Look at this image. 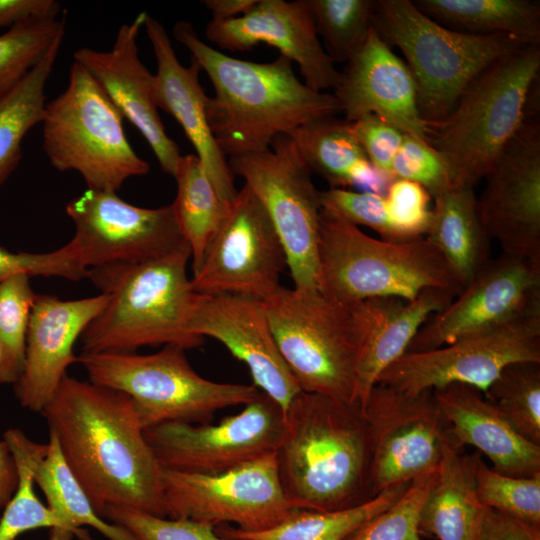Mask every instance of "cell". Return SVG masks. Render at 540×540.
I'll return each instance as SVG.
<instances>
[{
	"label": "cell",
	"instance_id": "17",
	"mask_svg": "<svg viewBox=\"0 0 540 540\" xmlns=\"http://www.w3.org/2000/svg\"><path fill=\"white\" fill-rule=\"evenodd\" d=\"M75 233L70 243L82 264L142 263L190 249L171 204L141 208L116 193L87 189L66 205Z\"/></svg>",
	"mask_w": 540,
	"mask_h": 540
},
{
	"label": "cell",
	"instance_id": "46",
	"mask_svg": "<svg viewBox=\"0 0 540 540\" xmlns=\"http://www.w3.org/2000/svg\"><path fill=\"white\" fill-rule=\"evenodd\" d=\"M16 274L78 281L87 278L88 269L70 242L46 253L10 252L0 246V285Z\"/></svg>",
	"mask_w": 540,
	"mask_h": 540
},
{
	"label": "cell",
	"instance_id": "53",
	"mask_svg": "<svg viewBox=\"0 0 540 540\" xmlns=\"http://www.w3.org/2000/svg\"><path fill=\"white\" fill-rule=\"evenodd\" d=\"M23 75H17V74H0V92L9 86H11L13 83H15L17 80H19Z\"/></svg>",
	"mask_w": 540,
	"mask_h": 540
},
{
	"label": "cell",
	"instance_id": "4",
	"mask_svg": "<svg viewBox=\"0 0 540 540\" xmlns=\"http://www.w3.org/2000/svg\"><path fill=\"white\" fill-rule=\"evenodd\" d=\"M393 300L347 301L320 288L280 286L263 303L300 390L354 402L362 350Z\"/></svg>",
	"mask_w": 540,
	"mask_h": 540
},
{
	"label": "cell",
	"instance_id": "50",
	"mask_svg": "<svg viewBox=\"0 0 540 540\" xmlns=\"http://www.w3.org/2000/svg\"><path fill=\"white\" fill-rule=\"evenodd\" d=\"M61 5L54 0H0V30L33 20L58 18Z\"/></svg>",
	"mask_w": 540,
	"mask_h": 540
},
{
	"label": "cell",
	"instance_id": "31",
	"mask_svg": "<svg viewBox=\"0 0 540 540\" xmlns=\"http://www.w3.org/2000/svg\"><path fill=\"white\" fill-rule=\"evenodd\" d=\"M458 294L429 288L414 300L394 299L377 323L362 350L356 374V400L364 405L380 374L404 355L415 335L435 313Z\"/></svg>",
	"mask_w": 540,
	"mask_h": 540
},
{
	"label": "cell",
	"instance_id": "7",
	"mask_svg": "<svg viewBox=\"0 0 540 540\" xmlns=\"http://www.w3.org/2000/svg\"><path fill=\"white\" fill-rule=\"evenodd\" d=\"M320 288L347 301L414 300L434 288L459 294L462 287L426 238L376 239L321 208L318 236Z\"/></svg>",
	"mask_w": 540,
	"mask_h": 540
},
{
	"label": "cell",
	"instance_id": "18",
	"mask_svg": "<svg viewBox=\"0 0 540 540\" xmlns=\"http://www.w3.org/2000/svg\"><path fill=\"white\" fill-rule=\"evenodd\" d=\"M540 308V263L501 253L420 328L407 352H421L510 322Z\"/></svg>",
	"mask_w": 540,
	"mask_h": 540
},
{
	"label": "cell",
	"instance_id": "11",
	"mask_svg": "<svg viewBox=\"0 0 540 540\" xmlns=\"http://www.w3.org/2000/svg\"><path fill=\"white\" fill-rule=\"evenodd\" d=\"M228 165L267 211L285 250L294 287L320 288L321 191L292 138L280 135L270 148L230 157Z\"/></svg>",
	"mask_w": 540,
	"mask_h": 540
},
{
	"label": "cell",
	"instance_id": "36",
	"mask_svg": "<svg viewBox=\"0 0 540 540\" xmlns=\"http://www.w3.org/2000/svg\"><path fill=\"white\" fill-rule=\"evenodd\" d=\"M483 395L520 435L540 445L539 362L505 366Z\"/></svg>",
	"mask_w": 540,
	"mask_h": 540
},
{
	"label": "cell",
	"instance_id": "33",
	"mask_svg": "<svg viewBox=\"0 0 540 540\" xmlns=\"http://www.w3.org/2000/svg\"><path fill=\"white\" fill-rule=\"evenodd\" d=\"M409 484L393 486L361 504L340 510L294 508L281 522L261 531H242L226 524L215 527V531L226 540H346L364 523L395 503Z\"/></svg>",
	"mask_w": 540,
	"mask_h": 540
},
{
	"label": "cell",
	"instance_id": "6",
	"mask_svg": "<svg viewBox=\"0 0 540 540\" xmlns=\"http://www.w3.org/2000/svg\"><path fill=\"white\" fill-rule=\"evenodd\" d=\"M539 45H526L484 69L441 122L429 125L428 142L475 187L531 116L538 86Z\"/></svg>",
	"mask_w": 540,
	"mask_h": 540
},
{
	"label": "cell",
	"instance_id": "37",
	"mask_svg": "<svg viewBox=\"0 0 540 540\" xmlns=\"http://www.w3.org/2000/svg\"><path fill=\"white\" fill-rule=\"evenodd\" d=\"M315 28L330 59L347 63L373 27L376 1L308 0Z\"/></svg>",
	"mask_w": 540,
	"mask_h": 540
},
{
	"label": "cell",
	"instance_id": "12",
	"mask_svg": "<svg viewBox=\"0 0 540 540\" xmlns=\"http://www.w3.org/2000/svg\"><path fill=\"white\" fill-rule=\"evenodd\" d=\"M526 361L540 363V308L436 349L406 352L376 383L409 394L454 383L484 393L505 366Z\"/></svg>",
	"mask_w": 540,
	"mask_h": 540
},
{
	"label": "cell",
	"instance_id": "3",
	"mask_svg": "<svg viewBox=\"0 0 540 540\" xmlns=\"http://www.w3.org/2000/svg\"><path fill=\"white\" fill-rule=\"evenodd\" d=\"M275 457L292 508L333 511L374 497L370 432L358 401L300 391L284 412Z\"/></svg>",
	"mask_w": 540,
	"mask_h": 540
},
{
	"label": "cell",
	"instance_id": "34",
	"mask_svg": "<svg viewBox=\"0 0 540 540\" xmlns=\"http://www.w3.org/2000/svg\"><path fill=\"white\" fill-rule=\"evenodd\" d=\"M63 37L57 38L42 59L19 80L0 92V187L21 160L23 138L42 122L45 87Z\"/></svg>",
	"mask_w": 540,
	"mask_h": 540
},
{
	"label": "cell",
	"instance_id": "38",
	"mask_svg": "<svg viewBox=\"0 0 540 540\" xmlns=\"http://www.w3.org/2000/svg\"><path fill=\"white\" fill-rule=\"evenodd\" d=\"M30 276L16 274L0 285V384H15L25 362L26 337L37 294Z\"/></svg>",
	"mask_w": 540,
	"mask_h": 540
},
{
	"label": "cell",
	"instance_id": "30",
	"mask_svg": "<svg viewBox=\"0 0 540 540\" xmlns=\"http://www.w3.org/2000/svg\"><path fill=\"white\" fill-rule=\"evenodd\" d=\"M476 452L460 453L445 446L438 477L427 494L419 514V532L438 540H473L483 505L476 494L474 464Z\"/></svg>",
	"mask_w": 540,
	"mask_h": 540
},
{
	"label": "cell",
	"instance_id": "23",
	"mask_svg": "<svg viewBox=\"0 0 540 540\" xmlns=\"http://www.w3.org/2000/svg\"><path fill=\"white\" fill-rule=\"evenodd\" d=\"M108 299L103 293L77 300L37 294L28 324L24 368L14 384L21 407L41 413L47 406L67 368L77 362L76 340Z\"/></svg>",
	"mask_w": 540,
	"mask_h": 540
},
{
	"label": "cell",
	"instance_id": "32",
	"mask_svg": "<svg viewBox=\"0 0 540 540\" xmlns=\"http://www.w3.org/2000/svg\"><path fill=\"white\" fill-rule=\"evenodd\" d=\"M415 5L450 29L479 35H505L540 44V5L531 0H418Z\"/></svg>",
	"mask_w": 540,
	"mask_h": 540
},
{
	"label": "cell",
	"instance_id": "5",
	"mask_svg": "<svg viewBox=\"0 0 540 540\" xmlns=\"http://www.w3.org/2000/svg\"><path fill=\"white\" fill-rule=\"evenodd\" d=\"M191 250L142 263L88 269L87 278L109 296L88 324L82 353L135 352L143 346L200 347L204 338L188 330L197 293L187 276Z\"/></svg>",
	"mask_w": 540,
	"mask_h": 540
},
{
	"label": "cell",
	"instance_id": "29",
	"mask_svg": "<svg viewBox=\"0 0 540 540\" xmlns=\"http://www.w3.org/2000/svg\"><path fill=\"white\" fill-rule=\"evenodd\" d=\"M433 200L425 238L438 250L463 288L491 259V240L478 214L474 187L456 183Z\"/></svg>",
	"mask_w": 540,
	"mask_h": 540
},
{
	"label": "cell",
	"instance_id": "1",
	"mask_svg": "<svg viewBox=\"0 0 540 540\" xmlns=\"http://www.w3.org/2000/svg\"><path fill=\"white\" fill-rule=\"evenodd\" d=\"M41 414L101 517L109 506L165 517L162 468L128 395L66 375Z\"/></svg>",
	"mask_w": 540,
	"mask_h": 540
},
{
	"label": "cell",
	"instance_id": "26",
	"mask_svg": "<svg viewBox=\"0 0 540 540\" xmlns=\"http://www.w3.org/2000/svg\"><path fill=\"white\" fill-rule=\"evenodd\" d=\"M433 393L457 449L475 447L489 458L493 470L505 475L524 478L540 474V445L520 435L481 391L454 383Z\"/></svg>",
	"mask_w": 540,
	"mask_h": 540
},
{
	"label": "cell",
	"instance_id": "42",
	"mask_svg": "<svg viewBox=\"0 0 540 540\" xmlns=\"http://www.w3.org/2000/svg\"><path fill=\"white\" fill-rule=\"evenodd\" d=\"M6 442L18 465L19 485L15 495L3 509L0 519V540H18L23 533L41 528H48L50 532L57 531L60 522L36 495L35 483L26 457L16 445Z\"/></svg>",
	"mask_w": 540,
	"mask_h": 540
},
{
	"label": "cell",
	"instance_id": "20",
	"mask_svg": "<svg viewBox=\"0 0 540 540\" xmlns=\"http://www.w3.org/2000/svg\"><path fill=\"white\" fill-rule=\"evenodd\" d=\"M188 330L222 343L249 369L253 385L285 412L301 391L274 339L262 300L197 293Z\"/></svg>",
	"mask_w": 540,
	"mask_h": 540
},
{
	"label": "cell",
	"instance_id": "47",
	"mask_svg": "<svg viewBox=\"0 0 540 540\" xmlns=\"http://www.w3.org/2000/svg\"><path fill=\"white\" fill-rule=\"evenodd\" d=\"M321 208L352 224L376 231L381 239L394 241L388 220L385 197L371 191L329 188L320 193Z\"/></svg>",
	"mask_w": 540,
	"mask_h": 540
},
{
	"label": "cell",
	"instance_id": "54",
	"mask_svg": "<svg viewBox=\"0 0 540 540\" xmlns=\"http://www.w3.org/2000/svg\"><path fill=\"white\" fill-rule=\"evenodd\" d=\"M1 357H2V353H1V348H0V363H1Z\"/></svg>",
	"mask_w": 540,
	"mask_h": 540
},
{
	"label": "cell",
	"instance_id": "14",
	"mask_svg": "<svg viewBox=\"0 0 540 540\" xmlns=\"http://www.w3.org/2000/svg\"><path fill=\"white\" fill-rule=\"evenodd\" d=\"M362 409L370 432L373 496L437 470L445 446H454L433 390L409 394L376 383Z\"/></svg>",
	"mask_w": 540,
	"mask_h": 540
},
{
	"label": "cell",
	"instance_id": "39",
	"mask_svg": "<svg viewBox=\"0 0 540 540\" xmlns=\"http://www.w3.org/2000/svg\"><path fill=\"white\" fill-rule=\"evenodd\" d=\"M474 477L483 506L540 529V474L520 478L499 473L476 452Z\"/></svg>",
	"mask_w": 540,
	"mask_h": 540
},
{
	"label": "cell",
	"instance_id": "8",
	"mask_svg": "<svg viewBox=\"0 0 540 540\" xmlns=\"http://www.w3.org/2000/svg\"><path fill=\"white\" fill-rule=\"evenodd\" d=\"M373 27L404 55L422 118L433 125L451 112L468 85L488 66L526 46L505 35L450 29L410 0L376 1Z\"/></svg>",
	"mask_w": 540,
	"mask_h": 540
},
{
	"label": "cell",
	"instance_id": "35",
	"mask_svg": "<svg viewBox=\"0 0 540 540\" xmlns=\"http://www.w3.org/2000/svg\"><path fill=\"white\" fill-rule=\"evenodd\" d=\"M173 177L177 193L171 206L190 247L192 271L195 273L230 206L222 202L195 154L180 156Z\"/></svg>",
	"mask_w": 540,
	"mask_h": 540
},
{
	"label": "cell",
	"instance_id": "44",
	"mask_svg": "<svg viewBox=\"0 0 540 540\" xmlns=\"http://www.w3.org/2000/svg\"><path fill=\"white\" fill-rule=\"evenodd\" d=\"M386 210L395 242L411 241L426 235L432 218L431 196L420 184L393 179L385 193Z\"/></svg>",
	"mask_w": 540,
	"mask_h": 540
},
{
	"label": "cell",
	"instance_id": "51",
	"mask_svg": "<svg viewBox=\"0 0 540 540\" xmlns=\"http://www.w3.org/2000/svg\"><path fill=\"white\" fill-rule=\"evenodd\" d=\"M19 485V470L15 457L2 438L0 440V510L11 501Z\"/></svg>",
	"mask_w": 540,
	"mask_h": 540
},
{
	"label": "cell",
	"instance_id": "22",
	"mask_svg": "<svg viewBox=\"0 0 540 540\" xmlns=\"http://www.w3.org/2000/svg\"><path fill=\"white\" fill-rule=\"evenodd\" d=\"M146 12L121 25L109 51L77 49L74 61L83 66L104 93L143 135L164 173L174 175L179 148L164 128L154 97V75L138 56L137 36Z\"/></svg>",
	"mask_w": 540,
	"mask_h": 540
},
{
	"label": "cell",
	"instance_id": "25",
	"mask_svg": "<svg viewBox=\"0 0 540 540\" xmlns=\"http://www.w3.org/2000/svg\"><path fill=\"white\" fill-rule=\"evenodd\" d=\"M143 27L157 65L154 74L156 105L174 117L182 127L220 199L230 206L238 190L228 161L208 124L206 103L209 96L200 83L201 68L193 58L189 66L179 62L171 40L158 20L147 14Z\"/></svg>",
	"mask_w": 540,
	"mask_h": 540
},
{
	"label": "cell",
	"instance_id": "16",
	"mask_svg": "<svg viewBox=\"0 0 540 540\" xmlns=\"http://www.w3.org/2000/svg\"><path fill=\"white\" fill-rule=\"evenodd\" d=\"M286 267L285 250L267 211L244 184L191 284L200 294H235L263 301L281 286Z\"/></svg>",
	"mask_w": 540,
	"mask_h": 540
},
{
	"label": "cell",
	"instance_id": "13",
	"mask_svg": "<svg viewBox=\"0 0 540 540\" xmlns=\"http://www.w3.org/2000/svg\"><path fill=\"white\" fill-rule=\"evenodd\" d=\"M165 517L217 527L232 523L261 531L281 522L292 509L280 482L275 453L217 474L162 469Z\"/></svg>",
	"mask_w": 540,
	"mask_h": 540
},
{
	"label": "cell",
	"instance_id": "21",
	"mask_svg": "<svg viewBox=\"0 0 540 540\" xmlns=\"http://www.w3.org/2000/svg\"><path fill=\"white\" fill-rule=\"evenodd\" d=\"M205 36L233 52L249 51L258 44L272 46L298 65L303 82L316 91L334 89L340 77L320 42L308 0H257L245 15L211 19Z\"/></svg>",
	"mask_w": 540,
	"mask_h": 540
},
{
	"label": "cell",
	"instance_id": "49",
	"mask_svg": "<svg viewBox=\"0 0 540 540\" xmlns=\"http://www.w3.org/2000/svg\"><path fill=\"white\" fill-rule=\"evenodd\" d=\"M473 540H540V529L484 506Z\"/></svg>",
	"mask_w": 540,
	"mask_h": 540
},
{
	"label": "cell",
	"instance_id": "15",
	"mask_svg": "<svg viewBox=\"0 0 540 540\" xmlns=\"http://www.w3.org/2000/svg\"><path fill=\"white\" fill-rule=\"evenodd\" d=\"M284 412L265 393L220 422H163L144 429L162 469L217 474L275 453Z\"/></svg>",
	"mask_w": 540,
	"mask_h": 540
},
{
	"label": "cell",
	"instance_id": "41",
	"mask_svg": "<svg viewBox=\"0 0 540 540\" xmlns=\"http://www.w3.org/2000/svg\"><path fill=\"white\" fill-rule=\"evenodd\" d=\"M65 33V18L33 20L0 34V74L24 75Z\"/></svg>",
	"mask_w": 540,
	"mask_h": 540
},
{
	"label": "cell",
	"instance_id": "10",
	"mask_svg": "<svg viewBox=\"0 0 540 540\" xmlns=\"http://www.w3.org/2000/svg\"><path fill=\"white\" fill-rule=\"evenodd\" d=\"M89 380L128 395L146 429L163 422L210 423L215 412L245 405L260 392L253 384L220 383L200 376L185 349L165 345L152 354L81 353Z\"/></svg>",
	"mask_w": 540,
	"mask_h": 540
},
{
	"label": "cell",
	"instance_id": "2",
	"mask_svg": "<svg viewBox=\"0 0 540 540\" xmlns=\"http://www.w3.org/2000/svg\"><path fill=\"white\" fill-rule=\"evenodd\" d=\"M172 34L212 83L215 95L207 99L206 115L225 157L264 151L276 137L340 113L332 93L301 82L293 63L280 54L267 63L234 58L204 42L184 20L175 23Z\"/></svg>",
	"mask_w": 540,
	"mask_h": 540
},
{
	"label": "cell",
	"instance_id": "28",
	"mask_svg": "<svg viewBox=\"0 0 540 540\" xmlns=\"http://www.w3.org/2000/svg\"><path fill=\"white\" fill-rule=\"evenodd\" d=\"M289 136L312 174L325 179L330 188L357 187L384 195L391 182L372 166L346 119L319 117Z\"/></svg>",
	"mask_w": 540,
	"mask_h": 540
},
{
	"label": "cell",
	"instance_id": "48",
	"mask_svg": "<svg viewBox=\"0 0 540 540\" xmlns=\"http://www.w3.org/2000/svg\"><path fill=\"white\" fill-rule=\"evenodd\" d=\"M350 124L372 166L392 180V163L406 134L375 114L363 115Z\"/></svg>",
	"mask_w": 540,
	"mask_h": 540
},
{
	"label": "cell",
	"instance_id": "52",
	"mask_svg": "<svg viewBox=\"0 0 540 540\" xmlns=\"http://www.w3.org/2000/svg\"><path fill=\"white\" fill-rule=\"evenodd\" d=\"M257 0H204L203 5L212 13L213 20H229L248 13Z\"/></svg>",
	"mask_w": 540,
	"mask_h": 540
},
{
	"label": "cell",
	"instance_id": "19",
	"mask_svg": "<svg viewBox=\"0 0 540 540\" xmlns=\"http://www.w3.org/2000/svg\"><path fill=\"white\" fill-rule=\"evenodd\" d=\"M478 214L502 253L540 263V125L528 117L493 163Z\"/></svg>",
	"mask_w": 540,
	"mask_h": 540
},
{
	"label": "cell",
	"instance_id": "45",
	"mask_svg": "<svg viewBox=\"0 0 540 540\" xmlns=\"http://www.w3.org/2000/svg\"><path fill=\"white\" fill-rule=\"evenodd\" d=\"M105 518L125 527L138 540H226L210 524L160 517L127 507L109 506Z\"/></svg>",
	"mask_w": 540,
	"mask_h": 540
},
{
	"label": "cell",
	"instance_id": "40",
	"mask_svg": "<svg viewBox=\"0 0 540 540\" xmlns=\"http://www.w3.org/2000/svg\"><path fill=\"white\" fill-rule=\"evenodd\" d=\"M438 469L412 480L402 496L359 527L346 540H421L419 514Z\"/></svg>",
	"mask_w": 540,
	"mask_h": 540
},
{
	"label": "cell",
	"instance_id": "9",
	"mask_svg": "<svg viewBox=\"0 0 540 540\" xmlns=\"http://www.w3.org/2000/svg\"><path fill=\"white\" fill-rule=\"evenodd\" d=\"M41 124L50 164L76 171L88 189L116 193L127 179L150 170L130 145L119 110L76 61L66 89L46 103Z\"/></svg>",
	"mask_w": 540,
	"mask_h": 540
},
{
	"label": "cell",
	"instance_id": "24",
	"mask_svg": "<svg viewBox=\"0 0 540 540\" xmlns=\"http://www.w3.org/2000/svg\"><path fill=\"white\" fill-rule=\"evenodd\" d=\"M333 90L347 121L375 114L404 134L428 142L429 125L420 114L411 72L374 27Z\"/></svg>",
	"mask_w": 540,
	"mask_h": 540
},
{
	"label": "cell",
	"instance_id": "27",
	"mask_svg": "<svg viewBox=\"0 0 540 540\" xmlns=\"http://www.w3.org/2000/svg\"><path fill=\"white\" fill-rule=\"evenodd\" d=\"M3 438L23 452L34 483L46 498V506L60 522L57 531L49 532V540H73L74 536L85 539L83 526L94 528L109 540H138L128 529L105 520L95 511L66 465L53 434L49 433L46 444L32 441L16 428L6 430Z\"/></svg>",
	"mask_w": 540,
	"mask_h": 540
},
{
	"label": "cell",
	"instance_id": "43",
	"mask_svg": "<svg viewBox=\"0 0 540 540\" xmlns=\"http://www.w3.org/2000/svg\"><path fill=\"white\" fill-rule=\"evenodd\" d=\"M391 177L392 180L404 179L420 184L432 198L461 183L440 151L429 142L410 135H405L394 157Z\"/></svg>",
	"mask_w": 540,
	"mask_h": 540
}]
</instances>
